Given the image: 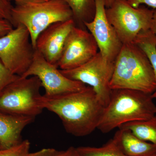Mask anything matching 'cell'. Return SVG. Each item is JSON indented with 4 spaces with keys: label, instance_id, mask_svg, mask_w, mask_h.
Returning a JSON list of instances; mask_svg holds the SVG:
<instances>
[{
    "label": "cell",
    "instance_id": "1",
    "mask_svg": "<svg viewBox=\"0 0 156 156\" xmlns=\"http://www.w3.org/2000/svg\"><path fill=\"white\" fill-rule=\"evenodd\" d=\"M41 103L57 115L65 130L76 136L91 134L97 129L104 110L92 87L53 97L42 95Z\"/></svg>",
    "mask_w": 156,
    "mask_h": 156
},
{
    "label": "cell",
    "instance_id": "2",
    "mask_svg": "<svg viewBox=\"0 0 156 156\" xmlns=\"http://www.w3.org/2000/svg\"><path fill=\"white\" fill-rule=\"evenodd\" d=\"M153 99L152 94L137 90L113 89L97 129L108 133L126 123L151 119L156 115Z\"/></svg>",
    "mask_w": 156,
    "mask_h": 156
},
{
    "label": "cell",
    "instance_id": "3",
    "mask_svg": "<svg viewBox=\"0 0 156 156\" xmlns=\"http://www.w3.org/2000/svg\"><path fill=\"white\" fill-rule=\"evenodd\" d=\"M110 87L128 89L152 94L156 81L152 66L146 54L134 43L124 44L115 62Z\"/></svg>",
    "mask_w": 156,
    "mask_h": 156
},
{
    "label": "cell",
    "instance_id": "4",
    "mask_svg": "<svg viewBox=\"0 0 156 156\" xmlns=\"http://www.w3.org/2000/svg\"><path fill=\"white\" fill-rule=\"evenodd\" d=\"M73 19L69 6L62 0H48L43 2L16 5L11 12V23L14 27L22 25L27 29L35 49L40 34L50 25Z\"/></svg>",
    "mask_w": 156,
    "mask_h": 156
},
{
    "label": "cell",
    "instance_id": "5",
    "mask_svg": "<svg viewBox=\"0 0 156 156\" xmlns=\"http://www.w3.org/2000/svg\"><path fill=\"white\" fill-rule=\"evenodd\" d=\"M41 87L37 77L19 76L0 95V111L36 118L44 109L41 103Z\"/></svg>",
    "mask_w": 156,
    "mask_h": 156
},
{
    "label": "cell",
    "instance_id": "6",
    "mask_svg": "<svg viewBox=\"0 0 156 156\" xmlns=\"http://www.w3.org/2000/svg\"><path fill=\"white\" fill-rule=\"evenodd\" d=\"M154 9L134 8L127 0H117L106 9L109 22L123 44H131L142 30L150 29Z\"/></svg>",
    "mask_w": 156,
    "mask_h": 156
},
{
    "label": "cell",
    "instance_id": "7",
    "mask_svg": "<svg viewBox=\"0 0 156 156\" xmlns=\"http://www.w3.org/2000/svg\"><path fill=\"white\" fill-rule=\"evenodd\" d=\"M35 50L28 30L22 25L0 37V60L11 72L19 76L30 66Z\"/></svg>",
    "mask_w": 156,
    "mask_h": 156
},
{
    "label": "cell",
    "instance_id": "8",
    "mask_svg": "<svg viewBox=\"0 0 156 156\" xmlns=\"http://www.w3.org/2000/svg\"><path fill=\"white\" fill-rule=\"evenodd\" d=\"M115 62L105 59L99 52L88 62L76 68L60 70L63 75L92 87L101 104H108L112 90L110 87Z\"/></svg>",
    "mask_w": 156,
    "mask_h": 156
},
{
    "label": "cell",
    "instance_id": "9",
    "mask_svg": "<svg viewBox=\"0 0 156 156\" xmlns=\"http://www.w3.org/2000/svg\"><path fill=\"white\" fill-rule=\"evenodd\" d=\"M35 76L39 78L47 97L58 96L77 92L87 87L78 81L73 80L62 74L56 66L48 62L37 50H35L30 66L21 77Z\"/></svg>",
    "mask_w": 156,
    "mask_h": 156
},
{
    "label": "cell",
    "instance_id": "10",
    "mask_svg": "<svg viewBox=\"0 0 156 156\" xmlns=\"http://www.w3.org/2000/svg\"><path fill=\"white\" fill-rule=\"evenodd\" d=\"M98 49L89 31L75 26L66 38L57 67L61 70L79 67L93 58L98 53Z\"/></svg>",
    "mask_w": 156,
    "mask_h": 156
},
{
    "label": "cell",
    "instance_id": "11",
    "mask_svg": "<svg viewBox=\"0 0 156 156\" xmlns=\"http://www.w3.org/2000/svg\"><path fill=\"white\" fill-rule=\"evenodd\" d=\"M95 5L94 18L84 26L95 39L101 56L115 62L123 44L107 19L104 0H95Z\"/></svg>",
    "mask_w": 156,
    "mask_h": 156
},
{
    "label": "cell",
    "instance_id": "12",
    "mask_svg": "<svg viewBox=\"0 0 156 156\" xmlns=\"http://www.w3.org/2000/svg\"><path fill=\"white\" fill-rule=\"evenodd\" d=\"M75 26L73 19L51 24L38 37L35 50L48 62L57 66L68 36Z\"/></svg>",
    "mask_w": 156,
    "mask_h": 156
},
{
    "label": "cell",
    "instance_id": "13",
    "mask_svg": "<svg viewBox=\"0 0 156 156\" xmlns=\"http://www.w3.org/2000/svg\"><path fill=\"white\" fill-rule=\"evenodd\" d=\"M35 119L0 111V149L10 147L21 142L23 131Z\"/></svg>",
    "mask_w": 156,
    "mask_h": 156
},
{
    "label": "cell",
    "instance_id": "14",
    "mask_svg": "<svg viewBox=\"0 0 156 156\" xmlns=\"http://www.w3.org/2000/svg\"><path fill=\"white\" fill-rule=\"evenodd\" d=\"M113 139L127 156H156V145L143 140L128 129L116 131Z\"/></svg>",
    "mask_w": 156,
    "mask_h": 156
},
{
    "label": "cell",
    "instance_id": "15",
    "mask_svg": "<svg viewBox=\"0 0 156 156\" xmlns=\"http://www.w3.org/2000/svg\"><path fill=\"white\" fill-rule=\"evenodd\" d=\"M73 12L76 26L86 28L84 23L92 21L95 13V0H62Z\"/></svg>",
    "mask_w": 156,
    "mask_h": 156
},
{
    "label": "cell",
    "instance_id": "16",
    "mask_svg": "<svg viewBox=\"0 0 156 156\" xmlns=\"http://www.w3.org/2000/svg\"><path fill=\"white\" fill-rule=\"evenodd\" d=\"M119 128L128 129L140 139L156 145V115L148 119L126 123Z\"/></svg>",
    "mask_w": 156,
    "mask_h": 156
},
{
    "label": "cell",
    "instance_id": "17",
    "mask_svg": "<svg viewBox=\"0 0 156 156\" xmlns=\"http://www.w3.org/2000/svg\"><path fill=\"white\" fill-rule=\"evenodd\" d=\"M134 43L141 48L146 54L153 69L156 85V37L150 29L140 32L134 40ZM156 99L155 91L152 94Z\"/></svg>",
    "mask_w": 156,
    "mask_h": 156
},
{
    "label": "cell",
    "instance_id": "18",
    "mask_svg": "<svg viewBox=\"0 0 156 156\" xmlns=\"http://www.w3.org/2000/svg\"><path fill=\"white\" fill-rule=\"evenodd\" d=\"M79 156H127L122 152L113 138L100 147H76Z\"/></svg>",
    "mask_w": 156,
    "mask_h": 156
},
{
    "label": "cell",
    "instance_id": "19",
    "mask_svg": "<svg viewBox=\"0 0 156 156\" xmlns=\"http://www.w3.org/2000/svg\"><path fill=\"white\" fill-rule=\"evenodd\" d=\"M30 143L28 140L5 149H0V156H27L30 153Z\"/></svg>",
    "mask_w": 156,
    "mask_h": 156
},
{
    "label": "cell",
    "instance_id": "20",
    "mask_svg": "<svg viewBox=\"0 0 156 156\" xmlns=\"http://www.w3.org/2000/svg\"><path fill=\"white\" fill-rule=\"evenodd\" d=\"M19 77L6 68L0 60V95L9 84Z\"/></svg>",
    "mask_w": 156,
    "mask_h": 156
},
{
    "label": "cell",
    "instance_id": "21",
    "mask_svg": "<svg viewBox=\"0 0 156 156\" xmlns=\"http://www.w3.org/2000/svg\"><path fill=\"white\" fill-rule=\"evenodd\" d=\"M13 7L8 0H0V18L7 20L11 23Z\"/></svg>",
    "mask_w": 156,
    "mask_h": 156
},
{
    "label": "cell",
    "instance_id": "22",
    "mask_svg": "<svg viewBox=\"0 0 156 156\" xmlns=\"http://www.w3.org/2000/svg\"><path fill=\"white\" fill-rule=\"evenodd\" d=\"M61 151L57 150L52 148H44L41 150L30 153L27 156H58Z\"/></svg>",
    "mask_w": 156,
    "mask_h": 156
},
{
    "label": "cell",
    "instance_id": "23",
    "mask_svg": "<svg viewBox=\"0 0 156 156\" xmlns=\"http://www.w3.org/2000/svg\"><path fill=\"white\" fill-rule=\"evenodd\" d=\"M127 1L134 8H138L142 5H145L156 9V0H127Z\"/></svg>",
    "mask_w": 156,
    "mask_h": 156
},
{
    "label": "cell",
    "instance_id": "24",
    "mask_svg": "<svg viewBox=\"0 0 156 156\" xmlns=\"http://www.w3.org/2000/svg\"><path fill=\"white\" fill-rule=\"evenodd\" d=\"M14 28L13 25L9 20L0 18V37L5 35Z\"/></svg>",
    "mask_w": 156,
    "mask_h": 156
},
{
    "label": "cell",
    "instance_id": "25",
    "mask_svg": "<svg viewBox=\"0 0 156 156\" xmlns=\"http://www.w3.org/2000/svg\"><path fill=\"white\" fill-rule=\"evenodd\" d=\"M58 156H79L76 147L71 146L64 151H61Z\"/></svg>",
    "mask_w": 156,
    "mask_h": 156
},
{
    "label": "cell",
    "instance_id": "26",
    "mask_svg": "<svg viewBox=\"0 0 156 156\" xmlns=\"http://www.w3.org/2000/svg\"><path fill=\"white\" fill-rule=\"evenodd\" d=\"M9 2L14 1L17 5H23L30 3L43 2L48 0H8Z\"/></svg>",
    "mask_w": 156,
    "mask_h": 156
},
{
    "label": "cell",
    "instance_id": "27",
    "mask_svg": "<svg viewBox=\"0 0 156 156\" xmlns=\"http://www.w3.org/2000/svg\"><path fill=\"white\" fill-rule=\"evenodd\" d=\"M150 30L156 37V9H154L153 17L151 23Z\"/></svg>",
    "mask_w": 156,
    "mask_h": 156
},
{
    "label": "cell",
    "instance_id": "28",
    "mask_svg": "<svg viewBox=\"0 0 156 156\" xmlns=\"http://www.w3.org/2000/svg\"><path fill=\"white\" fill-rule=\"evenodd\" d=\"M104 1L105 2V7L107 9L112 4L117 0H104Z\"/></svg>",
    "mask_w": 156,
    "mask_h": 156
}]
</instances>
